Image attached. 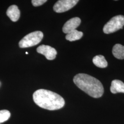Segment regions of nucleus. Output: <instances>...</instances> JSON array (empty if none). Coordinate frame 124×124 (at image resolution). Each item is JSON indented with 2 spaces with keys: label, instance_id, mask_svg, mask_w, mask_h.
Wrapping results in <instances>:
<instances>
[{
  "label": "nucleus",
  "instance_id": "obj_1",
  "mask_svg": "<svg viewBox=\"0 0 124 124\" xmlns=\"http://www.w3.org/2000/svg\"><path fill=\"white\" fill-rule=\"evenodd\" d=\"M33 98L38 106L49 110L60 109L65 104V101L61 96L47 90H37L33 94Z\"/></svg>",
  "mask_w": 124,
  "mask_h": 124
},
{
  "label": "nucleus",
  "instance_id": "obj_2",
  "mask_svg": "<svg viewBox=\"0 0 124 124\" xmlns=\"http://www.w3.org/2000/svg\"><path fill=\"white\" fill-rule=\"evenodd\" d=\"M73 81L78 87L93 98H100L104 93L101 82L91 75L78 74L74 77Z\"/></svg>",
  "mask_w": 124,
  "mask_h": 124
},
{
  "label": "nucleus",
  "instance_id": "obj_3",
  "mask_svg": "<svg viewBox=\"0 0 124 124\" xmlns=\"http://www.w3.org/2000/svg\"><path fill=\"white\" fill-rule=\"evenodd\" d=\"M43 38V34L41 31L31 32L25 36L19 42L20 48H27L38 44Z\"/></svg>",
  "mask_w": 124,
  "mask_h": 124
},
{
  "label": "nucleus",
  "instance_id": "obj_4",
  "mask_svg": "<svg viewBox=\"0 0 124 124\" xmlns=\"http://www.w3.org/2000/svg\"><path fill=\"white\" fill-rule=\"evenodd\" d=\"M124 26V16L117 15L112 18L107 23L103 28V31L107 34H111L120 29H122Z\"/></svg>",
  "mask_w": 124,
  "mask_h": 124
},
{
  "label": "nucleus",
  "instance_id": "obj_5",
  "mask_svg": "<svg viewBox=\"0 0 124 124\" xmlns=\"http://www.w3.org/2000/svg\"><path fill=\"white\" fill-rule=\"evenodd\" d=\"M78 2V0H59L54 5L53 10L57 13H63L73 8Z\"/></svg>",
  "mask_w": 124,
  "mask_h": 124
},
{
  "label": "nucleus",
  "instance_id": "obj_6",
  "mask_svg": "<svg viewBox=\"0 0 124 124\" xmlns=\"http://www.w3.org/2000/svg\"><path fill=\"white\" fill-rule=\"evenodd\" d=\"M37 53L44 55L47 60L54 59L57 54L56 49L47 45H40L37 48Z\"/></svg>",
  "mask_w": 124,
  "mask_h": 124
},
{
  "label": "nucleus",
  "instance_id": "obj_7",
  "mask_svg": "<svg viewBox=\"0 0 124 124\" xmlns=\"http://www.w3.org/2000/svg\"><path fill=\"white\" fill-rule=\"evenodd\" d=\"M81 20L78 17L72 18L65 23L62 27V31L65 34H68L75 30L80 24Z\"/></svg>",
  "mask_w": 124,
  "mask_h": 124
},
{
  "label": "nucleus",
  "instance_id": "obj_8",
  "mask_svg": "<svg viewBox=\"0 0 124 124\" xmlns=\"http://www.w3.org/2000/svg\"><path fill=\"white\" fill-rule=\"evenodd\" d=\"M7 15L13 22L17 21L20 16V12L18 6L13 5L9 7L7 11Z\"/></svg>",
  "mask_w": 124,
  "mask_h": 124
},
{
  "label": "nucleus",
  "instance_id": "obj_9",
  "mask_svg": "<svg viewBox=\"0 0 124 124\" xmlns=\"http://www.w3.org/2000/svg\"><path fill=\"white\" fill-rule=\"evenodd\" d=\"M110 91L114 94L124 93V83L120 80H113L111 82Z\"/></svg>",
  "mask_w": 124,
  "mask_h": 124
},
{
  "label": "nucleus",
  "instance_id": "obj_10",
  "mask_svg": "<svg viewBox=\"0 0 124 124\" xmlns=\"http://www.w3.org/2000/svg\"><path fill=\"white\" fill-rule=\"evenodd\" d=\"M114 57L119 59H124V46L120 44L115 45L112 50Z\"/></svg>",
  "mask_w": 124,
  "mask_h": 124
},
{
  "label": "nucleus",
  "instance_id": "obj_11",
  "mask_svg": "<svg viewBox=\"0 0 124 124\" xmlns=\"http://www.w3.org/2000/svg\"><path fill=\"white\" fill-rule=\"evenodd\" d=\"M93 61L96 66L100 68H105L108 66V62L104 57L102 55L96 56L93 58Z\"/></svg>",
  "mask_w": 124,
  "mask_h": 124
},
{
  "label": "nucleus",
  "instance_id": "obj_12",
  "mask_svg": "<svg viewBox=\"0 0 124 124\" xmlns=\"http://www.w3.org/2000/svg\"><path fill=\"white\" fill-rule=\"evenodd\" d=\"M83 33L82 32L75 30L67 34L65 36V38L68 40H69L70 41H73L80 40L83 36Z\"/></svg>",
  "mask_w": 124,
  "mask_h": 124
},
{
  "label": "nucleus",
  "instance_id": "obj_13",
  "mask_svg": "<svg viewBox=\"0 0 124 124\" xmlns=\"http://www.w3.org/2000/svg\"><path fill=\"white\" fill-rule=\"evenodd\" d=\"M10 115V112L7 110H0V124L8 120Z\"/></svg>",
  "mask_w": 124,
  "mask_h": 124
},
{
  "label": "nucleus",
  "instance_id": "obj_14",
  "mask_svg": "<svg viewBox=\"0 0 124 124\" xmlns=\"http://www.w3.org/2000/svg\"><path fill=\"white\" fill-rule=\"evenodd\" d=\"M46 1V0H32L31 2L34 7H38L43 4Z\"/></svg>",
  "mask_w": 124,
  "mask_h": 124
},
{
  "label": "nucleus",
  "instance_id": "obj_15",
  "mask_svg": "<svg viewBox=\"0 0 124 124\" xmlns=\"http://www.w3.org/2000/svg\"><path fill=\"white\" fill-rule=\"evenodd\" d=\"M26 54H28V53L26 52Z\"/></svg>",
  "mask_w": 124,
  "mask_h": 124
}]
</instances>
